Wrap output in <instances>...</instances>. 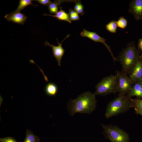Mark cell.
I'll use <instances>...</instances> for the list:
<instances>
[{"label":"cell","instance_id":"obj_1","mask_svg":"<svg viewBox=\"0 0 142 142\" xmlns=\"http://www.w3.org/2000/svg\"><path fill=\"white\" fill-rule=\"evenodd\" d=\"M95 95L89 92H85L75 99L70 100L68 108L71 116L77 113L90 114L96 107Z\"/></svg>","mask_w":142,"mask_h":142},{"label":"cell","instance_id":"obj_2","mask_svg":"<svg viewBox=\"0 0 142 142\" xmlns=\"http://www.w3.org/2000/svg\"><path fill=\"white\" fill-rule=\"evenodd\" d=\"M138 52L134 43H129L118 56V60L122 66L121 72L130 74L138 61Z\"/></svg>","mask_w":142,"mask_h":142},{"label":"cell","instance_id":"obj_3","mask_svg":"<svg viewBox=\"0 0 142 142\" xmlns=\"http://www.w3.org/2000/svg\"><path fill=\"white\" fill-rule=\"evenodd\" d=\"M132 107L133 106L131 98L126 95H119L108 103L105 116L106 118H109L125 113Z\"/></svg>","mask_w":142,"mask_h":142},{"label":"cell","instance_id":"obj_4","mask_svg":"<svg viewBox=\"0 0 142 142\" xmlns=\"http://www.w3.org/2000/svg\"><path fill=\"white\" fill-rule=\"evenodd\" d=\"M118 78L117 74L110 75L102 79L96 86L94 93L96 95H105L117 92Z\"/></svg>","mask_w":142,"mask_h":142},{"label":"cell","instance_id":"obj_5","mask_svg":"<svg viewBox=\"0 0 142 142\" xmlns=\"http://www.w3.org/2000/svg\"><path fill=\"white\" fill-rule=\"evenodd\" d=\"M103 134L105 137L111 142H128L129 135L118 126L109 124H102Z\"/></svg>","mask_w":142,"mask_h":142},{"label":"cell","instance_id":"obj_6","mask_svg":"<svg viewBox=\"0 0 142 142\" xmlns=\"http://www.w3.org/2000/svg\"><path fill=\"white\" fill-rule=\"evenodd\" d=\"M116 74L118 78L117 92L119 95H125L131 89L132 84L125 74L117 71Z\"/></svg>","mask_w":142,"mask_h":142},{"label":"cell","instance_id":"obj_7","mask_svg":"<svg viewBox=\"0 0 142 142\" xmlns=\"http://www.w3.org/2000/svg\"><path fill=\"white\" fill-rule=\"evenodd\" d=\"M80 35L83 37H87L95 42H100L104 44L110 53L114 62L117 60L116 58L114 57L112 53L110 47L106 43L105 41L106 40V39L100 36L95 32L88 31L84 29L81 32Z\"/></svg>","mask_w":142,"mask_h":142},{"label":"cell","instance_id":"obj_8","mask_svg":"<svg viewBox=\"0 0 142 142\" xmlns=\"http://www.w3.org/2000/svg\"><path fill=\"white\" fill-rule=\"evenodd\" d=\"M70 34H68L67 36L60 43L57 38V40L58 44L57 46H55L53 44L51 45L48 42H45V45H49L51 47L53 51V54L57 61L58 65L60 66L61 61L63 56L65 53V50L62 47V44L63 42L66 38L69 37Z\"/></svg>","mask_w":142,"mask_h":142},{"label":"cell","instance_id":"obj_9","mask_svg":"<svg viewBox=\"0 0 142 142\" xmlns=\"http://www.w3.org/2000/svg\"><path fill=\"white\" fill-rule=\"evenodd\" d=\"M129 12L136 21L142 19V0H133L130 3Z\"/></svg>","mask_w":142,"mask_h":142},{"label":"cell","instance_id":"obj_10","mask_svg":"<svg viewBox=\"0 0 142 142\" xmlns=\"http://www.w3.org/2000/svg\"><path fill=\"white\" fill-rule=\"evenodd\" d=\"M4 18L8 22L21 25L24 24L26 22L27 17L20 12L15 11L10 13L6 14Z\"/></svg>","mask_w":142,"mask_h":142},{"label":"cell","instance_id":"obj_11","mask_svg":"<svg viewBox=\"0 0 142 142\" xmlns=\"http://www.w3.org/2000/svg\"><path fill=\"white\" fill-rule=\"evenodd\" d=\"M128 77L132 84L139 81L141 79L142 61L138 60Z\"/></svg>","mask_w":142,"mask_h":142},{"label":"cell","instance_id":"obj_12","mask_svg":"<svg viewBox=\"0 0 142 142\" xmlns=\"http://www.w3.org/2000/svg\"><path fill=\"white\" fill-rule=\"evenodd\" d=\"M126 95L130 98L133 96L142 98V84L139 82H136Z\"/></svg>","mask_w":142,"mask_h":142},{"label":"cell","instance_id":"obj_13","mask_svg":"<svg viewBox=\"0 0 142 142\" xmlns=\"http://www.w3.org/2000/svg\"><path fill=\"white\" fill-rule=\"evenodd\" d=\"M77 1L58 0L51 2L48 6L50 13V14L56 13L58 11V7L60 6V4L63 2H75Z\"/></svg>","mask_w":142,"mask_h":142},{"label":"cell","instance_id":"obj_14","mask_svg":"<svg viewBox=\"0 0 142 142\" xmlns=\"http://www.w3.org/2000/svg\"><path fill=\"white\" fill-rule=\"evenodd\" d=\"M60 10L58 11L55 15H51L44 14L43 15L45 16H49L55 17L59 20L66 21L69 23H71L69 14H68L65 11L62 9V7L60 6Z\"/></svg>","mask_w":142,"mask_h":142},{"label":"cell","instance_id":"obj_15","mask_svg":"<svg viewBox=\"0 0 142 142\" xmlns=\"http://www.w3.org/2000/svg\"><path fill=\"white\" fill-rule=\"evenodd\" d=\"M45 92L46 94L49 96H55L57 93L58 88L55 83L50 82L46 85Z\"/></svg>","mask_w":142,"mask_h":142},{"label":"cell","instance_id":"obj_16","mask_svg":"<svg viewBox=\"0 0 142 142\" xmlns=\"http://www.w3.org/2000/svg\"><path fill=\"white\" fill-rule=\"evenodd\" d=\"M40 139L38 136L34 134L29 130L26 131V138L23 142H39Z\"/></svg>","mask_w":142,"mask_h":142},{"label":"cell","instance_id":"obj_17","mask_svg":"<svg viewBox=\"0 0 142 142\" xmlns=\"http://www.w3.org/2000/svg\"><path fill=\"white\" fill-rule=\"evenodd\" d=\"M32 0H20L19 1V5L17 9L15 11L20 12L23 9L29 5H32L34 6H37L33 4Z\"/></svg>","mask_w":142,"mask_h":142},{"label":"cell","instance_id":"obj_18","mask_svg":"<svg viewBox=\"0 0 142 142\" xmlns=\"http://www.w3.org/2000/svg\"><path fill=\"white\" fill-rule=\"evenodd\" d=\"M117 27L116 21L114 20L110 22L105 26L106 30L109 32L113 33L116 32Z\"/></svg>","mask_w":142,"mask_h":142},{"label":"cell","instance_id":"obj_19","mask_svg":"<svg viewBox=\"0 0 142 142\" xmlns=\"http://www.w3.org/2000/svg\"><path fill=\"white\" fill-rule=\"evenodd\" d=\"M117 27L122 29L125 28L127 26L128 22L124 17H120L116 21Z\"/></svg>","mask_w":142,"mask_h":142},{"label":"cell","instance_id":"obj_20","mask_svg":"<svg viewBox=\"0 0 142 142\" xmlns=\"http://www.w3.org/2000/svg\"><path fill=\"white\" fill-rule=\"evenodd\" d=\"M68 11L69 18L71 21L80 20L78 14L74 10L70 9Z\"/></svg>","mask_w":142,"mask_h":142},{"label":"cell","instance_id":"obj_21","mask_svg":"<svg viewBox=\"0 0 142 142\" xmlns=\"http://www.w3.org/2000/svg\"><path fill=\"white\" fill-rule=\"evenodd\" d=\"M131 100L134 108L142 110V99H132Z\"/></svg>","mask_w":142,"mask_h":142},{"label":"cell","instance_id":"obj_22","mask_svg":"<svg viewBox=\"0 0 142 142\" xmlns=\"http://www.w3.org/2000/svg\"><path fill=\"white\" fill-rule=\"evenodd\" d=\"M0 142H18L13 137H8L4 138H1Z\"/></svg>","mask_w":142,"mask_h":142},{"label":"cell","instance_id":"obj_23","mask_svg":"<svg viewBox=\"0 0 142 142\" xmlns=\"http://www.w3.org/2000/svg\"><path fill=\"white\" fill-rule=\"evenodd\" d=\"M34 1H37L41 4L47 6H48L51 2V1L50 0H35Z\"/></svg>","mask_w":142,"mask_h":142},{"label":"cell","instance_id":"obj_24","mask_svg":"<svg viewBox=\"0 0 142 142\" xmlns=\"http://www.w3.org/2000/svg\"><path fill=\"white\" fill-rule=\"evenodd\" d=\"M76 12L81 16L84 15L85 12L84 11V7L83 5L79 8Z\"/></svg>","mask_w":142,"mask_h":142},{"label":"cell","instance_id":"obj_25","mask_svg":"<svg viewBox=\"0 0 142 142\" xmlns=\"http://www.w3.org/2000/svg\"><path fill=\"white\" fill-rule=\"evenodd\" d=\"M138 46L141 49L142 53V38L139 39L138 43Z\"/></svg>","mask_w":142,"mask_h":142},{"label":"cell","instance_id":"obj_26","mask_svg":"<svg viewBox=\"0 0 142 142\" xmlns=\"http://www.w3.org/2000/svg\"><path fill=\"white\" fill-rule=\"evenodd\" d=\"M136 113L140 114L142 116V110L134 108Z\"/></svg>","mask_w":142,"mask_h":142},{"label":"cell","instance_id":"obj_27","mask_svg":"<svg viewBox=\"0 0 142 142\" xmlns=\"http://www.w3.org/2000/svg\"><path fill=\"white\" fill-rule=\"evenodd\" d=\"M139 82H140L142 84V78Z\"/></svg>","mask_w":142,"mask_h":142}]
</instances>
